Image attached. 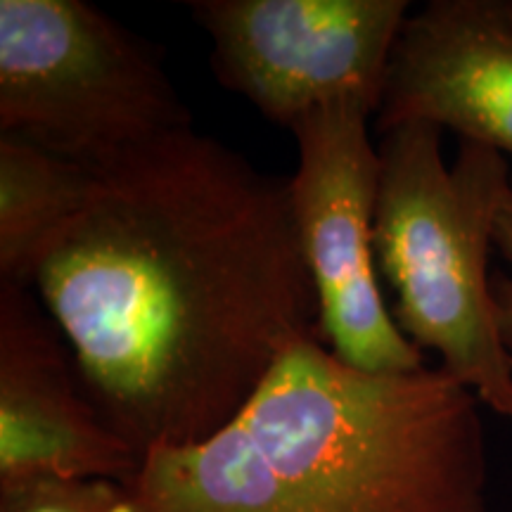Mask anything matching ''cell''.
Here are the masks:
<instances>
[{
  "label": "cell",
  "instance_id": "cell-1",
  "mask_svg": "<svg viewBox=\"0 0 512 512\" xmlns=\"http://www.w3.org/2000/svg\"><path fill=\"white\" fill-rule=\"evenodd\" d=\"M91 171L31 287L140 460L200 444L287 351L323 342L290 181L192 126Z\"/></svg>",
  "mask_w": 512,
  "mask_h": 512
},
{
  "label": "cell",
  "instance_id": "cell-2",
  "mask_svg": "<svg viewBox=\"0 0 512 512\" xmlns=\"http://www.w3.org/2000/svg\"><path fill=\"white\" fill-rule=\"evenodd\" d=\"M479 406L441 368L368 375L309 339L226 427L147 453L128 486L140 512H496Z\"/></svg>",
  "mask_w": 512,
  "mask_h": 512
},
{
  "label": "cell",
  "instance_id": "cell-3",
  "mask_svg": "<svg viewBox=\"0 0 512 512\" xmlns=\"http://www.w3.org/2000/svg\"><path fill=\"white\" fill-rule=\"evenodd\" d=\"M441 128L411 121L382 133L375 256L394 290V320L422 354L512 422V354L498 332L496 223L512 190V162L460 140L441 155Z\"/></svg>",
  "mask_w": 512,
  "mask_h": 512
},
{
  "label": "cell",
  "instance_id": "cell-4",
  "mask_svg": "<svg viewBox=\"0 0 512 512\" xmlns=\"http://www.w3.org/2000/svg\"><path fill=\"white\" fill-rule=\"evenodd\" d=\"M190 112L157 50L81 0H0V133L98 166Z\"/></svg>",
  "mask_w": 512,
  "mask_h": 512
},
{
  "label": "cell",
  "instance_id": "cell-5",
  "mask_svg": "<svg viewBox=\"0 0 512 512\" xmlns=\"http://www.w3.org/2000/svg\"><path fill=\"white\" fill-rule=\"evenodd\" d=\"M370 112L344 102L292 128L299 162L290 178L294 226L320 304L323 342L339 361L368 375L427 368L382 297L375 256L380 150Z\"/></svg>",
  "mask_w": 512,
  "mask_h": 512
},
{
  "label": "cell",
  "instance_id": "cell-6",
  "mask_svg": "<svg viewBox=\"0 0 512 512\" xmlns=\"http://www.w3.org/2000/svg\"><path fill=\"white\" fill-rule=\"evenodd\" d=\"M211 69L228 91L292 131L328 107L380 112L406 0H195Z\"/></svg>",
  "mask_w": 512,
  "mask_h": 512
},
{
  "label": "cell",
  "instance_id": "cell-7",
  "mask_svg": "<svg viewBox=\"0 0 512 512\" xmlns=\"http://www.w3.org/2000/svg\"><path fill=\"white\" fill-rule=\"evenodd\" d=\"M140 463L95 411L50 313L29 287L0 280V491L38 479L131 484Z\"/></svg>",
  "mask_w": 512,
  "mask_h": 512
},
{
  "label": "cell",
  "instance_id": "cell-8",
  "mask_svg": "<svg viewBox=\"0 0 512 512\" xmlns=\"http://www.w3.org/2000/svg\"><path fill=\"white\" fill-rule=\"evenodd\" d=\"M411 121L448 128L512 162V0H432L408 15L377 128Z\"/></svg>",
  "mask_w": 512,
  "mask_h": 512
},
{
  "label": "cell",
  "instance_id": "cell-9",
  "mask_svg": "<svg viewBox=\"0 0 512 512\" xmlns=\"http://www.w3.org/2000/svg\"><path fill=\"white\" fill-rule=\"evenodd\" d=\"M91 166L0 133V280L31 287L57 235L79 214Z\"/></svg>",
  "mask_w": 512,
  "mask_h": 512
},
{
  "label": "cell",
  "instance_id": "cell-10",
  "mask_svg": "<svg viewBox=\"0 0 512 512\" xmlns=\"http://www.w3.org/2000/svg\"><path fill=\"white\" fill-rule=\"evenodd\" d=\"M0 512H140L131 486L112 479H38L0 491Z\"/></svg>",
  "mask_w": 512,
  "mask_h": 512
},
{
  "label": "cell",
  "instance_id": "cell-11",
  "mask_svg": "<svg viewBox=\"0 0 512 512\" xmlns=\"http://www.w3.org/2000/svg\"><path fill=\"white\" fill-rule=\"evenodd\" d=\"M496 252L510 264V273H494V294L498 309V332L505 349L512 354V190L496 223Z\"/></svg>",
  "mask_w": 512,
  "mask_h": 512
}]
</instances>
